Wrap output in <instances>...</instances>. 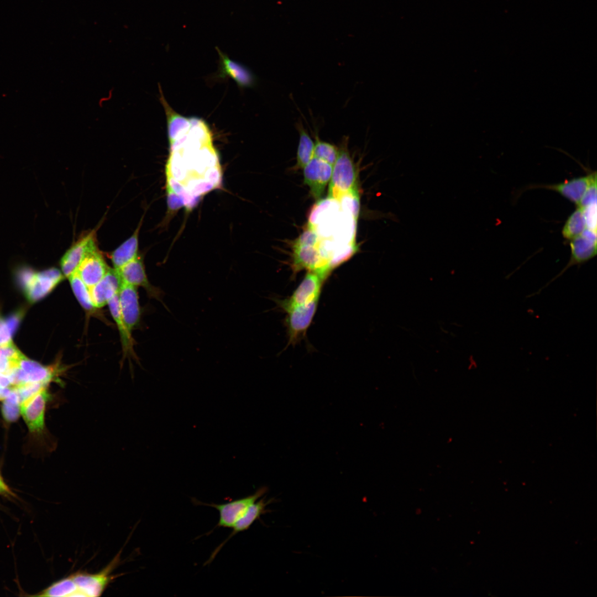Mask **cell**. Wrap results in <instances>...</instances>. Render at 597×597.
Listing matches in <instances>:
<instances>
[{"label": "cell", "instance_id": "3957f363", "mask_svg": "<svg viewBox=\"0 0 597 597\" xmlns=\"http://www.w3.org/2000/svg\"><path fill=\"white\" fill-rule=\"evenodd\" d=\"M190 465L185 462L157 479L123 515L121 532L128 554L137 556L148 547L170 511L193 494Z\"/></svg>", "mask_w": 597, "mask_h": 597}, {"label": "cell", "instance_id": "277c9868", "mask_svg": "<svg viewBox=\"0 0 597 597\" xmlns=\"http://www.w3.org/2000/svg\"><path fill=\"white\" fill-rule=\"evenodd\" d=\"M218 536L192 494L170 511L151 544L168 567L180 576L210 551Z\"/></svg>", "mask_w": 597, "mask_h": 597}, {"label": "cell", "instance_id": "5b68a950", "mask_svg": "<svg viewBox=\"0 0 597 597\" xmlns=\"http://www.w3.org/2000/svg\"><path fill=\"white\" fill-rule=\"evenodd\" d=\"M117 538L103 535L73 545L66 563L51 579L55 597H85L100 586L127 557Z\"/></svg>", "mask_w": 597, "mask_h": 597}, {"label": "cell", "instance_id": "7c38bea8", "mask_svg": "<svg viewBox=\"0 0 597 597\" xmlns=\"http://www.w3.org/2000/svg\"><path fill=\"white\" fill-rule=\"evenodd\" d=\"M235 597H276L273 574L244 564L235 585Z\"/></svg>", "mask_w": 597, "mask_h": 597}, {"label": "cell", "instance_id": "9a60e30c", "mask_svg": "<svg viewBox=\"0 0 597 597\" xmlns=\"http://www.w3.org/2000/svg\"><path fill=\"white\" fill-rule=\"evenodd\" d=\"M223 597H235V587L233 589H231L227 595H224Z\"/></svg>", "mask_w": 597, "mask_h": 597}, {"label": "cell", "instance_id": "5bb4252c", "mask_svg": "<svg viewBox=\"0 0 597 597\" xmlns=\"http://www.w3.org/2000/svg\"><path fill=\"white\" fill-rule=\"evenodd\" d=\"M576 597H597V572L588 582L584 590Z\"/></svg>", "mask_w": 597, "mask_h": 597}, {"label": "cell", "instance_id": "30bf717a", "mask_svg": "<svg viewBox=\"0 0 597 597\" xmlns=\"http://www.w3.org/2000/svg\"><path fill=\"white\" fill-rule=\"evenodd\" d=\"M136 558L153 597H182L178 576L163 561L153 544Z\"/></svg>", "mask_w": 597, "mask_h": 597}, {"label": "cell", "instance_id": "8992f818", "mask_svg": "<svg viewBox=\"0 0 597 597\" xmlns=\"http://www.w3.org/2000/svg\"><path fill=\"white\" fill-rule=\"evenodd\" d=\"M321 202L332 224L335 241V265L338 289L373 269L381 253V239L352 226L329 198L322 176Z\"/></svg>", "mask_w": 597, "mask_h": 597}, {"label": "cell", "instance_id": "52a82bcc", "mask_svg": "<svg viewBox=\"0 0 597 597\" xmlns=\"http://www.w3.org/2000/svg\"><path fill=\"white\" fill-rule=\"evenodd\" d=\"M243 566L234 541L219 535L210 551L178 576L182 597H223L235 587Z\"/></svg>", "mask_w": 597, "mask_h": 597}, {"label": "cell", "instance_id": "ba28073f", "mask_svg": "<svg viewBox=\"0 0 597 597\" xmlns=\"http://www.w3.org/2000/svg\"><path fill=\"white\" fill-rule=\"evenodd\" d=\"M431 97L438 109L446 147L460 153L481 172L503 170L506 155L500 143L480 126L461 118L434 93Z\"/></svg>", "mask_w": 597, "mask_h": 597}, {"label": "cell", "instance_id": "9c48e42d", "mask_svg": "<svg viewBox=\"0 0 597 597\" xmlns=\"http://www.w3.org/2000/svg\"><path fill=\"white\" fill-rule=\"evenodd\" d=\"M283 443L266 468L222 507L227 536L235 540L275 513L276 470Z\"/></svg>", "mask_w": 597, "mask_h": 597}, {"label": "cell", "instance_id": "7a4b0ae2", "mask_svg": "<svg viewBox=\"0 0 597 597\" xmlns=\"http://www.w3.org/2000/svg\"><path fill=\"white\" fill-rule=\"evenodd\" d=\"M245 565L271 574L283 573L302 596L325 597L328 585L304 570L294 555L284 520L274 513L233 540Z\"/></svg>", "mask_w": 597, "mask_h": 597}, {"label": "cell", "instance_id": "8fae6325", "mask_svg": "<svg viewBox=\"0 0 597 597\" xmlns=\"http://www.w3.org/2000/svg\"><path fill=\"white\" fill-rule=\"evenodd\" d=\"M72 548L73 544L54 533L36 538L33 545L35 565L49 583L66 563Z\"/></svg>", "mask_w": 597, "mask_h": 597}, {"label": "cell", "instance_id": "4fadbf2b", "mask_svg": "<svg viewBox=\"0 0 597 597\" xmlns=\"http://www.w3.org/2000/svg\"><path fill=\"white\" fill-rule=\"evenodd\" d=\"M590 250H591V258L595 261V264L597 266V240L595 243H593ZM586 337L589 339H597V287H596V294H595V301H594V307H593V324Z\"/></svg>", "mask_w": 597, "mask_h": 597}, {"label": "cell", "instance_id": "6da1fadb", "mask_svg": "<svg viewBox=\"0 0 597 597\" xmlns=\"http://www.w3.org/2000/svg\"><path fill=\"white\" fill-rule=\"evenodd\" d=\"M331 347L334 389L352 394L374 422L443 371L442 333L425 282L401 280L377 263L364 287L339 295Z\"/></svg>", "mask_w": 597, "mask_h": 597}]
</instances>
